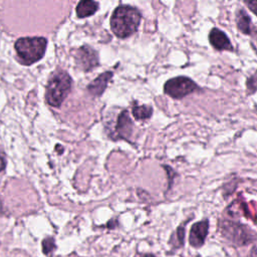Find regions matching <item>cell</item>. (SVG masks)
I'll list each match as a JSON object with an SVG mask.
<instances>
[{
	"label": "cell",
	"mask_w": 257,
	"mask_h": 257,
	"mask_svg": "<svg viewBox=\"0 0 257 257\" xmlns=\"http://www.w3.org/2000/svg\"><path fill=\"white\" fill-rule=\"evenodd\" d=\"M141 18L142 14L136 7L119 5L110 17V28L117 37L126 38L137 31Z\"/></svg>",
	"instance_id": "1"
},
{
	"label": "cell",
	"mask_w": 257,
	"mask_h": 257,
	"mask_svg": "<svg viewBox=\"0 0 257 257\" xmlns=\"http://www.w3.org/2000/svg\"><path fill=\"white\" fill-rule=\"evenodd\" d=\"M47 40L44 37H23L15 42L18 59L25 65H30L42 58Z\"/></svg>",
	"instance_id": "2"
},
{
	"label": "cell",
	"mask_w": 257,
	"mask_h": 257,
	"mask_svg": "<svg viewBox=\"0 0 257 257\" xmlns=\"http://www.w3.org/2000/svg\"><path fill=\"white\" fill-rule=\"evenodd\" d=\"M71 89V78L65 71H58L48 81L46 101L51 106H59Z\"/></svg>",
	"instance_id": "3"
},
{
	"label": "cell",
	"mask_w": 257,
	"mask_h": 257,
	"mask_svg": "<svg viewBox=\"0 0 257 257\" xmlns=\"http://www.w3.org/2000/svg\"><path fill=\"white\" fill-rule=\"evenodd\" d=\"M197 89H199L198 85L187 76L171 78L164 85V92L175 99L183 98Z\"/></svg>",
	"instance_id": "4"
},
{
	"label": "cell",
	"mask_w": 257,
	"mask_h": 257,
	"mask_svg": "<svg viewBox=\"0 0 257 257\" xmlns=\"http://www.w3.org/2000/svg\"><path fill=\"white\" fill-rule=\"evenodd\" d=\"M133 124L128 111L126 109L121 110L117 115L113 132L109 134V137L113 140H125L128 142L133 134Z\"/></svg>",
	"instance_id": "5"
},
{
	"label": "cell",
	"mask_w": 257,
	"mask_h": 257,
	"mask_svg": "<svg viewBox=\"0 0 257 257\" xmlns=\"http://www.w3.org/2000/svg\"><path fill=\"white\" fill-rule=\"evenodd\" d=\"M76 62L81 69L87 71L98 65V56L95 50L87 45L81 46L75 54Z\"/></svg>",
	"instance_id": "6"
},
{
	"label": "cell",
	"mask_w": 257,
	"mask_h": 257,
	"mask_svg": "<svg viewBox=\"0 0 257 257\" xmlns=\"http://www.w3.org/2000/svg\"><path fill=\"white\" fill-rule=\"evenodd\" d=\"M209 231V221L202 220L192 225L189 235V243L194 248H200L205 243Z\"/></svg>",
	"instance_id": "7"
},
{
	"label": "cell",
	"mask_w": 257,
	"mask_h": 257,
	"mask_svg": "<svg viewBox=\"0 0 257 257\" xmlns=\"http://www.w3.org/2000/svg\"><path fill=\"white\" fill-rule=\"evenodd\" d=\"M239 224L227 222L224 223L223 228V235H225L228 239L235 240L236 242H242L244 244V241L249 242L248 240H251V237L249 236V233H246L245 228L243 226H238Z\"/></svg>",
	"instance_id": "8"
},
{
	"label": "cell",
	"mask_w": 257,
	"mask_h": 257,
	"mask_svg": "<svg viewBox=\"0 0 257 257\" xmlns=\"http://www.w3.org/2000/svg\"><path fill=\"white\" fill-rule=\"evenodd\" d=\"M210 44L217 50H233L230 39L227 35L218 28H213L209 33Z\"/></svg>",
	"instance_id": "9"
},
{
	"label": "cell",
	"mask_w": 257,
	"mask_h": 257,
	"mask_svg": "<svg viewBox=\"0 0 257 257\" xmlns=\"http://www.w3.org/2000/svg\"><path fill=\"white\" fill-rule=\"evenodd\" d=\"M111 77H112L111 71H105V72L99 74L94 80H92L88 84V86H87L88 91L92 95H95V96L101 95L102 92L104 91V89L106 88V85Z\"/></svg>",
	"instance_id": "10"
},
{
	"label": "cell",
	"mask_w": 257,
	"mask_h": 257,
	"mask_svg": "<svg viewBox=\"0 0 257 257\" xmlns=\"http://www.w3.org/2000/svg\"><path fill=\"white\" fill-rule=\"evenodd\" d=\"M97 8L98 4L93 0H80L76 6V14L79 18L88 17L94 14Z\"/></svg>",
	"instance_id": "11"
},
{
	"label": "cell",
	"mask_w": 257,
	"mask_h": 257,
	"mask_svg": "<svg viewBox=\"0 0 257 257\" xmlns=\"http://www.w3.org/2000/svg\"><path fill=\"white\" fill-rule=\"evenodd\" d=\"M236 24L238 29L244 34H252L251 18L247 12L243 9H239L236 12Z\"/></svg>",
	"instance_id": "12"
},
{
	"label": "cell",
	"mask_w": 257,
	"mask_h": 257,
	"mask_svg": "<svg viewBox=\"0 0 257 257\" xmlns=\"http://www.w3.org/2000/svg\"><path fill=\"white\" fill-rule=\"evenodd\" d=\"M132 112L136 119H147L152 116L153 107L151 105H147V104L134 105L132 108Z\"/></svg>",
	"instance_id": "13"
},
{
	"label": "cell",
	"mask_w": 257,
	"mask_h": 257,
	"mask_svg": "<svg viewBox=\"0 0 257 257\" xmlns=\"http://www.w3.org/2000/svg\"><path fill=\"white\" fill-rule=\"evenodd\" d=\"M246 86H247V92L249 94L254 93L257 90V70H256V72L253 75H251L247 79Z\"/></svg>",
	"instance_id": "14"
},
{
	"label": "cell",
	"mask_w": 257,
	"mask_h": 257,
	"mask_svg": "<svg viewBox=\"0 0 257 257\" xmlns=\"http://www.w3.org/2000/svg\"><path fill=\"white\" fill-rule=\"evenodd\" d=\"M174 236H177V240H175L173 242V244L175 245V243L177 242V247H179L180 245H183V242H184V236H185V227L184 225H181L178 227V229L176 230V232L173 234Z\"/></svg>",
	"instance_id": "15"
},
{
	"label": "cell",
	"mask_w": 257,
	"mask_h": 257,
	"mask_svg": "<svg viewBox=\"0 0 257 257\" xmlns=\"http://www.w3.org/2000/svg\"><path fill=\"white\" fill-rule=\"evenodd\" d=\"M42 246H43V252H44V253L50 252V251L54 248L53 239H52V238L45 239V240L43 241V243H42Z\"/></svg>",
	"instance_id": "16"
},
{
	"label": "cell",
	"mask_w": 257,
	"mask_h": 257,
	"mask_svg": "<svg viewBox=\"0 0 257 257\" xmlns=\"http://www.w3.org/2000/svg\"><path fill=\"white\" fill-rule=\"evenodd\" d=\"M247 7L255 14L257 15V0H244Z\"/></svg>",
	"instance_id": "17"
},
{
	"label": "cell",
	"mask_w": 257,
	"mask_h": 257,
	"mask_svg": "<svg viewBox=\"0 0 257 257\" xmlns=\"http://www.w3.org/2000/svg\"><path fill=\"white\" fill-rule=\"evenodd\" d=\"M6 167V159H5V155L2 152V150L0 149V172L3 171Z\"/></svg>",
	"instance_id": "18"
},
{
	"label": "cell",
	"mask_w": 257,
	"mask_h": 257,
	"mask_svg": "<svg viewBox=\"0 0 257 257\" xmlns=\"http://www.w3.org/2000/svg\"><path fill=\"white\" fill-rule=\"evenodd\" d=\"M250 257H257V243L253 246L250 251Z\"/></svg>",
	"instance_id": "19"
},
{
	"label": "cell",
	"mask_w": 257,
	"mask_h": 257,
	"mask_svg": "<svg viewBox=\"0 0 257 257\" xmlns=\"http://www.w3.org/2000/svg\"><path fill=\"white\" fill-rule=\"evenodd\" d=\"M140 257H155V256L153 254H144V255H142Z\"/></svg>",
	"instance_id": "20"
},
{
	"label": "cell",
	"mask_w": 257,
	"mask_h": 257,
	"mask_svg": "<svg viewBox=\"0 0 257 257\" xmlns=\"http://www.w3.org/2000/svg\"><path fill=\"white\" fill-rule=\"evenodd\" d=\"M2 212V203H1V200H0V213Z\"/></svg>",
	"instance_id": "21"
}]
</instances>
